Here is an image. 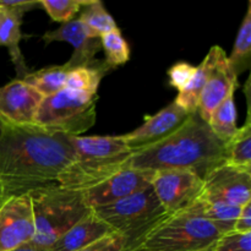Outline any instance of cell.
I'll return each instance as SVG.
<instances>
[{"mask_svg": "<svg viewBox=\"0 0 251 251\" xmlns=\"http://www.w3.org/2000/svg\"><path fill=\"white\" fill-rule=\"evenodd\" d=\"M1 129H2V122L1 119H0V134H1Z\"/></svg>", "mask_w": 251, "mask_h": 251, "instance_id": "d590c367", "label": "cell"}, {"mask_svg": "<svg viewBox=\"0 0 251 251\" xmlns=\"http://www.w3.org/2000/svg\"><path fill=\"white\" fill-rule=\"evenodd\" d=\"M96 104L97 95L63 88L43 98L37 110L34 124L69 136H80L95 125Z\"/></svg>", "mask_w": 251, "mask_h": 251, "instance_id": "8992f818", "label": "cell"}, {"mask_svg": "<svg viewBox=\"0 0 251 251\" xmlns=\"http://www.w3.org/2000/svg\"><path fill=\"white\" fill-rule=\"evenodd\" d=\"M191 115V113L186 112L174 100L158 113L147 118L141 126L134 131L122 135V137L130 151L134 153L163 141L180 129L190 119Z\"/></svg>", "mask_w": 251, "mask_h": 251, "instance_id": "7c38bea8", "label": "cell"}, {"mask_svg": "<svg viewBox=\"0 0 251 251\" xmlns=\"http://www.w3.org/2000/svg\"><path fill=\"white\" fill-rule=\"evenodd\" d=\"M78 251H125V240L118 233H112Z\"/></svg>", "mask_w": 251, "mask_h": 251, "instance_id": "f546056e", "label": "cell"}, {"mask_svg": "<svg viewBox=\"0 0 251 251\" xmlns=\"http://www.w3.org/2000/svg\"><path fill=\"white\" fill-rule=\"evenodd\" d=\"M88 0H42L39 4L44 7L53 21L66 22L74 20L75 15L87 4Z\"/></svg>", "mask_w": 251, "mask_h": 251, "instance_id": "4316f807", "label": "cell"}, {"mask_svg": "<svg viewBox=\"0 0 251 251\" xmlns=\"http://www.w3.org/2000/svg\"><path fill=\"white\" fill-rule=\"evenodd\" d=\"M5 15H6V12H5L4 10H2L1 7H0V22H1V20L4 19V16H5Z\"/></svg>", "mask_w": 251, "mask_h": 251, "instance_id": "836d02e7", "label": "cell"}, {"mask_svg": "<svg viewBox=\"0 0 251 251\" xmlns=\"http://www.w3.org/2000/svg\"><path fill=\"white\" fill-rule=\"evenodd\" d=\"M43 96L22 80L0 87V119L14 125L34 124Z\"/></svg>", "mask_w": 251, "mask_h": 251, "instance_id": "4fadbf2b", "label": "cell"}, {"mask_svg": "<svg viewBox=\"0 0 251 251\" xmlns=\"http://www.w3.org/2000/svg\"><path fill=\"white\" fill-rule=\"evenodd\" d=\"M10 251H51L50 248H46L42 247V245L36 244L31 240L28 243H25V244L20 245V247L15 248V249L10 250Z\"/></svg>", "mask_w": 251, "mask_h": 251, "instance_id": "d6a6232c", "label": "cell"}, {"mask_svg": "<svg viewBox=\"0 0 251 251\" xmlns=\"http://www.w3.org/2000/svg\"><path fill=\"white\" fill-rule=\"evenodd\" d=\"M93 212L124 238L125 251H136L147 235L171 216L159 202L152 185L117 202L93 208Z\"/></svg>", "mask_w": 251, "mask_h": 251, "instance_id": "277c9868", "label": "cell"}, {"mask_svg": "<svg viewBox=\"0 0 251 251\" xmlns=\"http://www.w3.org/2000/svg\"><path fill=\"white\" fill-rule=\"evenodd\" d=\"M42 38L47 44L61 41L68 42L74 47V54L68 61L71 69L95 64L93 58L102 49L100 39L78 19L63 24L58 29L46 32Z\"/></svg>", "mask_w": 251, "mask_h": 251, "instance_id": "5bb4252c", "label": "cell"}, {"mask_svg": "<svg viewBox=\"0 0 251 251\" xmlns=\"http://www.w3.org/2000/svg\"><path fill=\"white\" fill-rule=\"evenodd\" d=\"M211 251H251V233L230 232L222 234Z\"/></svg>", "mask_w": 251, "mask_h": 251, "instance_id": "83f0119b", "label": "cell"}, {"mask_svg": "<svg viewBox=\"0 0 251 251\" xmlns=\"http://www.w3.org/2000/svg\"><path fill=\"white\" fill-rule=\"evenodd\" d=\"M227 163L239 168L251 171V123L250 112L242 127H238V131L227 144Z\"/></svg>", "mask_w": 251, "mask_h": 251, "instance_id": "cb8c5ba5", "label": "cell"}, {"mask_svg": "<svg viewBox=\"0 0 251 251\" xmlns=\"http://www.w3.org/2000/svg\"><path fill=\"white\" fill-rule=\"evenodd\" d=\"M200 198L243 207L251 202V171L225 163L203 179Z\"/></svg>", "mask_w": 251, "mask_h": 251, "instance_id": "30bf717a", "label": "cell"}, {"mask_svg": "<svg viewBox=\"0 0 251 251\" xmlns=\"http://www.w3.org/2000/svg\"><path fill=\"white\" fill-rule=\"evenodd\" d=\"M70 70L71 68L68 63L63 65H51L38 71L28 73L21 80L33 87L44 98L65 88L66 77Z\"/></svg>", "mask_w": 251, "mask_h": 251, "instance_id": "ac0fdd59", "label": "cell"}, {"mask_svg": "<svg viewBox=\"0 0 251 251\" xmlns=\"http://www.w3.org/2000/svg\"><path fill=\"white\" fill-rule=\"evenodd\" d=\"M108 69L107 64H92L88 66L71 69L68 74L65 88L87 95H97V88L100 80L105 75Z\"/></svg>", "mask_w": 251, "mask_h": 251, "instance_id": "603a6c76", "label": "cell"}, {"mask_svg": "<svg viewBox=\"0 0 251 251\" xmlns=\"http://www.w3.org/2000/svg\"><path fill=\"white\" fill-rule=\"evenodd\" d=\"M152 188L168 215L181 212L200 199L203 179L186 169L154 172Z\"/></svg>", "mask_w": 251, "mask_h": 251, "instance_id": "52a82bcc", "label": "cell"}, {"mask_svg": "<svg viewBox=\"0 0 251 251\" xmlns=\"http://www.w3.org/2000/svg\"><path fill=\"white\" fill-rule=\"evenodd\" d=\"M36 234L33 208L28 193L5 196L0 202V251L28 243Z\"/></svg>", "mask_w": 251, "mask_h": 251, "instance_id": "ba28073f", "label": "cell"}, {"mask_svg": "<svg viewBox=\"0 0 251 251\" xmlns=\"http://www.w3.org/2000/svg\"><path fill=\"white\" fill-rule=\"evenodd\" d=\"M113 229L103 222L100 218L90 213L85 218L71 227L68 232L64 233L55 243L50 247L51 251H78L93 243L98 242L102 238L112 234Z\"/></svg>", "mask_w": 251, "mask_h": 251, "instance_id": "2e32d148", "label": "cell"}, {"mask_svg": "<svg viewBox=\"0 0 251 251\" xmlns=\"http://www.w3.org/2000/svg\"><path fill=\"white\" fill-rule=\"evenodd\" d=\"M39 1H22V0H16V1H9V0H0V7L7 14L15 15V16L22 19L24 15L31 9H33Z\"/></svg>", "mask_w": 251, "mask_h": 251, "instance_id": "4dcf8cb0", "label": "cell"}, {"mask_svg": "<svg viewBox=\"0 0 251 251\" xmlns=\"http://www.w3.org/2000/svg\"><path fill=\"white\" fill-rule=\"evenodd\" d=\"M153 176V171L126 167L102 183L83 191L85 200L92 210L110 205L151 186Z\"/></svg>", "mask_w": 251, "mask_h": 251, "instance_id": "8fae6325", "label": "cell"}, {"mask_svg": "<svg viewBox=\"0 0 251 251\" xmlns=\"http://www.w3.org/2000/svg\"><path fill=\"white\" fill-rule=\"evenodd\" d=\"M201 215L221 233L227 234L233 232L235 221L239 216L242 207L223 202V201L206 200L200 198L196 201Z\"/></svg>", "mask_w": 251, "mask_h": 251, "instance_id": "d6986e66", "label": "cell"}, {"mask_svg": "<svg viewBox=\"0 0 251 251\" xmlns=\"http://www.w3.org/2000/svg\"><path fill=\"white\" fill-rule=\"evenodd\" d=\"M33 208L36 234L32 242L50 248L61 235L92 212L81 190L53 185L27 191Z\"/></svg>", "mask_w": 251, "mask_h": 251, "instance_id": "3957f363", "label": "cell"}, {"mask_svg": "<svg viewBox=\"0 0 251 251\" xmlns=\"http://www.w3.org/2000/svg\"><path fill=\"white\" fill-rule=\"evenodd\" d=\"M228 64L233 75L238 78L240 74L249 70L251 66V2L248 4L247 14L239 27L234 46Z\"/></svg>", "mask_w": 251, "mask_h": 251, "instance_id": "44dd1931", "label": "cell"}, {"mask_svg": "<svg viewBox=\"0 0 251 251\" xmlns=\"http://www.w3.org/2000/svg\"><path fill=\"white\" fill-rule=\"evenodd\" d=\"M233 232L251 233V202L242 207V211L235 221Z\"/></svg>", "mask_w": 251, "mask_h": 251, "instance_id": "1f68e13d", "label": "cell"}, {"mask_svg": "<svg viewBox=\"0 0 251 251\" xmlns=\"http://www.w3.org/2000/svg\"><path fill=\"white\" fill-rule=\"evenodd\" d=\"M21 22L22 19L15 16V15L7 14V12L0 22V46H4L9 49L12 63L16 68L19 80L24 78L28 74L24 56L20 50V41L22 38L21 29H20L21 28Z\"/></svg>", "mask_w": 251, "mask_h": 251, "instance_id": "ffe728a7", "label": "cell"}, {"mask_svg": "<svg viewBox=\"0 0 251 251\" xmlns=\"http://www.w3.org/2000/svg\"><path fill=\"white\" fill-rule=\"evenodd\" d=\"M237 86L238 78L233 75L228 64L227 54L222 49L199 100L196 110L199 117L207 123L213 110L227 98L229 93L234 92Z\"/></svg>", "mask_w": 251, "mask_h": 251, "instance_id": "9a60e30c", "label": "cell"}, {"mask_svg": "<svg viewBox=\"0 0 251 251\" xmlns=\"http://www.w3.org/2000/svg\"><path fill=\"white\" fill-rule=\"evenodd\" d=\"M5 198V194H4V190H2V188H1V185H0V201L2 200V199Z\"/></svg>", "mask_w": 251, "mask_h": 251, "instance_id": "e575fe53", "label": "cell"}, {"mask_svg": "<svg viewBox=\"0 0 251 251\" xmlns=\"http://www.w3.org/2000/svg\"><path fill=\"white\" fill-rule=\"evenodd\" d=\"M129 157L76 154V159L59 176L56 185L85 191L125 168Z\"/></svg>", "mask_w": 251, "mask_h": 251, "instance_id": "9c48e42d", "label": "cell"}, {"mask_svg": "<svg viewBox=\"0 0 251 251\" xmlns=\"http://www.w3.org/2000/svg\"><path fill=\"white\" fill-rule=\"evenodd\" d=\"M0 202H1V201H0Z\"/></svg>", "mask_w": 251, "mask_h": 251, "instance_id": "8d00e7d4", "label": "cell"}, {"mask_svg": "<svg viewBox=\"0 0 251 251\" xmlns=\"http://www.w3.org/2000/svg\"><path fill=\"white\" fill-rule=\"evenodd\" d=\"M195 71L196 66L190 65L188 63H184V61L174 64L168 70L169 85L172 87L176 88L180 92V91H183L189 85Z\"/></svg>", "mask_w": 251, "mask_h": 251, "instance_id": "f1b7e54d", "label": "cell"}, {"mask_svg": "<svg viewBox=\"0 0 251 251\" xmlns=\"http://www.w3.org/2000/svg\"><path fill=\"white\" fill-rule=\"evenodd\" d=\"M221 233L201 215L196 202L167 217L136 251H211Z\"/></svg>", "mask_w": 251, "mask_h": 251, "instance_id": "5b68a950", "label": "cell"}, {"mask_svg": "<svg viewBox=\"0 0 251 251\" xmlns=\"http://www.w3.org/2000/svg\"><path fill=\"white\" fill-rule=\"evenodd\" d=\"M227 144L216 137L196 112L163 141L131 153L125 168L153 172L186 169L205 179L211 171L227 163Z\"/></svg>", "mask_w": 251, "mask_h": 251, "instance_id": "7a4b0ae2", "label": "cell"}, {"mask_svg": "<svg viewBox=\"0 0 251 251\" xmlns=\"http://www.w3.org/2000/svg\"><path fill=\"white\" fill-rule=\"evenodd\" d=\"M100 47L105 54L104 63L110 69L127 63L130 59V48L119 28L100 37Z\"/></svg>", "mask_w": 251, "mask_h": 251, "instance_id": "484cf974", "label": "cell"}, {"mask_svg": "<svg viewBox=\"0 0 251 251\" xmlns=\"http://www.w3.org/2000/svg\"><path fill=\"white\" fill-rule=\"evenodd\" d=\"M75 159L76 152L69 135L36 124L2 122L0 185L5 196L53 185Z\"/></svg>", "mask_w": 251, "mask_h": 251, "instance_id": "6da1fadb", "label": "cell"}, {"mask_svg": "<svg viewBox=\"0 0 251 251\" xmlns=\"http://www.w3.org/2000/svg\"><path fill=\"white\" fill-rule=\"evenodd\" d=\"M221 50H222L221 47L213 46L212 48L210 49V51L207 53V55L205 56L202 63L199 66H196V71L195 74H194L191 81L189 82V85L186 86L183 91L179 92L178 97H176V103L178 105H180L183 109H185L186 112L194 114V113H196V110H198L200 96L201 93H202L206 81H207L208 76H210L216 61H217V58L218 55H220Z\"/></svg>", "mask_w": 251, "mask_h": 251, "instance_id": "e0dca14e", "label": "cell"}, {"mask_svg": "<svg viewBox=\"0 0 251 251\" xmlns=\"http://www.w3.org/2000/svg\"><path fill=\"white\" fill-rule=\"evenodd\" d=\"M81 10L82 11L78 20L85 24L98 38L118 28L112 15L98 0H88L87 4L83 5Z\"/></svg>", "mask_w": 251, "mask_h": 251, "instance_id": "d4e9b609", "label": "cell"}, {"mask_svg": "<svg viewBox=\"0 0 251 251\" xmlns=\"http://www.w3.org/2000/svg\"><path fill=\"white\" fill-rule=\"evenodd\" d=\"M207 124L210 126L211 131L221 141H223L225 144H228L232 140L235 132L238 131L234 92L229 93L227 96V98L213 110Z\"/></svg>", "mask_w": 251, "mask_h": 251, "instance_id": "7402d4cb", "label": "cell"}]
</instances>
